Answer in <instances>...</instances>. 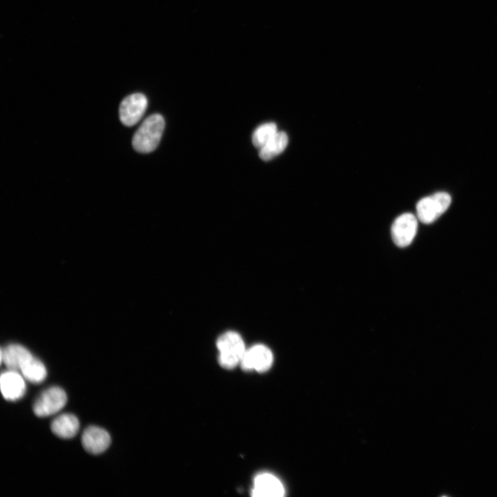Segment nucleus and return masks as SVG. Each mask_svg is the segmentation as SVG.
Segmentation results:
<instances>
[{
  "mask_svg": "<svg viewBox=\"0 0 497 497\" xmlns=\"http://www.w3.org/2000/svg\"><path fill=\"white\" fill-rule=\"evenodd\" d=\"M20 371L25 379L35 384L42 382L47 376L45 365L34 356L23 364Z\"/></svg>",
  "mask_w": 497,
  "mask_h": 497,
  "instance_id": "4468645a",
  "label": "nucleus"
},
{
  "mask_svg": "<svg viewBox=\"0 0 497 497\" xmlns=\"http://www.w3.org/2000/svg\"><path fill=\"white\" fill-rule=\"evenodd\" d=\"M216 346L219 351V363L221 367L228 369L240 364L246 349L242 338L235 331L222 333L217 338Z\"/></svg>",
  "mask_w": 497,
  "mask_h": 497,
  "instance_id": "f03ea898",
  "label": "nucleus"
},
{
  "mask_svg": "<svg viewBox=\"0 0 497 497\" xmlns=\"http://www.w3.org/2000/svg\"><path fill=\"white\" fill-rule=\"evenodd\" d=\"M147 106V99L142 93H134L127 96L119 106L120 121L126 126L135 125L143 117Z\"/></svg>",
  "mask_w": 497,
  "mask_h": 497,
  "instance_id": "39448f33",
  "label": "nucleus"
},
{
  "mask_svg": "<svg viewBox=\"0 0 497 497\" xmlns=\"http://www.w3.org/2000/svg\"><path fill=\"white\" fill-rule=\"evenodd\" d=\"M165 126L163 117L153 114L146 118L133 135L132 145L142 153H148L158 146Z\"/></svg>",
  "mask_w": 497,
  "mask_h": 497,
  "instance_id": "f257e3e1",
  "label": "nucleus"
},
{
  "mask_svg": "<svg viewBox=\"0 0 497 497\" xmlns=\"http://www.w3.org/2000/svg\"><path fill=\"white\" fill-rule=\"evenodd\" d=\"M289 142L287 135L278 131L266 144L260 148L259 157L264 161H269L282 153Z\"/></svg>",
  "mask_w": 497,
  "mask_h": 497,
  "instance_id": "ddd939ff",
  "label": "nucleus"
},
{
  "mask_svg": "<svg viewBox=\"0 0 497 497\" xmlns=\"http://www.w3.org/2000/svg\"><path fill=\"white\" fill-rule=\"evenodd\" d=\"M284 491L282 483L276 476L262 473L255 477L251 494L255 497H281Z\"/></svg>",
  "mask_w": 497,
  "mask_h": 497,
  "instance_id": "1a4fd4ad",
  "label": "nucleus"
},
{
  "mask_svg": "<svg viewBox=\"0 0 497 497\" xmlns=\"http://www.w3.org/2000/svg\"><path fill=\"white\" fill-rule=\"evenodd\" d=\"M451 202L450 195L445 192L423 197L416 204L417 217L424 224L432 223L448 209Z\"/></svg>",
  "mask_w": 497,
  "mask_h": 497,
  "instance_id": "7ed1b4c3",
  "label": "nucleus"
},
{
  "mask_svg": "<svg viewBox=\"0 0 497 497\" xmlns=\"http://www.w3.org/2000/svg\"><path fill=\"white\" fill-rule=\"evenodd\" d=\"M417 229V217L410 213H403L396 217L392 224V240L396 246L406 247L413 240Z\"/></svg>",
  "mask_w": 497,
  "mask_h": 497,
  "instance_id": "423d86ee",
  "label": "nucleus"
},
{
  "mask_svg": "<svg viewBox=\"0 0 497 497\" xmlns=\"http://www.w3.org/2000/svg\"><path fill=\"white\" fill-rule=\"evenodd\" d=\"M23 377L17 371L9 369L1 373V391L6 400L16 401L24 396L26 385Z\"/></svg>",
  "mask_w": 497,
  "mask_h": 497,
  "instance_id": "6e6552de",
  "label": "nucleus"
},
{
  "mask_svg": "<svg viewBox=\"0 0 497 497\" xmlns=\"http://www.w3.org/2000/svg\"><path fill=\"white\" fill-rule=\"evenodd\" d=\"M32 355L25 347L19 344H10L1 351V360L9 370L20 371L23 364Z\"/></svg>",
  "mask_w": 497,
  "mask_h": 497,
  "instance_id": "9b49d317",
  "label": "nucleus"
},
{
  "mask_svg": "<svg viewBox=\"0 0 497 497\" xmlns=\"http://www.w3.org/2000/svg\"><path fill=\"white\" fill-rule=\"evenodd\" d=\"M273 355L271 351L264 344H255L246 349L240 362L244 370L264 372L273 364Z\"/></svg>",
  "mask_w": 497,
  "mask_h": 497,
  "instance_id": "0eeeda50",
  "label": "nucleus"
},
{
  "mask_svg": "<svg viewBox=\"0 0 497 497\" xmlns=\"http://www.w3.org/2000/svg\"><path fill=\"white\" fill-rule=\"evenodd\" d=\"M278 132L275 123L268 122L259 126L252 135L253 146L260 148Z\"/></svg>",
  "mask_w": 497,
  "mask_h": 497,
  "instance_id": "2eb2a0df",
  "label": "nucleus"
},
{
  "mask_svg": "<svg viewBox=\"0 0 497 497\" xmlns=\"http://www.w3.org/2000/svg\"><path fill=\"white\" fill-rule=\"evenodd\" d=\"M52 433L61 438H71L79 431V422L73 414L64 413L55 418L50 425Z\"/></svg>",
  "mask_w": 497,
  "mask_h": 497,
  "instance_id": "f8f14e48",
  "label": "nucleus"
},
{
  "mask_svg": "<svg viewBox=\"0 0 497 497\" xmlns=\"http://www.w3.org/2000/svg\"><path fill=\"white\" fill-rule=\"evenodd\" d=\"M66 392L59 387L43 391L34 402L32 410L38 417H47L59 411L66 404Z\"/></svg>",
  "mask_w": 497,
  "mask_h": 497,
  "instance_id": "20e7f679",
  "label": "nucleus"
},
{
  "mask_svg": "<svg viewBox=\"0 0 497 497\" xmlns=\"http://www.w3.org/2000/svg\"><path fill=\"white\" fill-rule=\"evenodd\" d=\"M110 436L104 429L96 426L87 427L81 436V444L84 449L92 454L104 452L110 444Z\"/></svg>",
  "mask_w": 497,
  "mask_h": 497,
  "instance_id": "9d476101",
  "label": "nucleus"
}]
</instances>
